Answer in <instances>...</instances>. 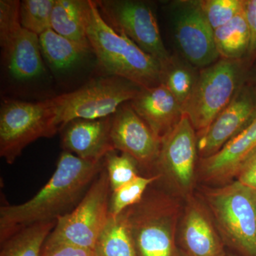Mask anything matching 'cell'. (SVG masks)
Listing matches in <instances>:
<instances>
[{
	"label": "cell",
	"instance_id": "obj_19",
	"mask_svg": "<svg viewBox=\"0 0 256 256\" xmlns=\"http://www.w3.org/2000/svg\"><path fill=\"white\" fill-rule=\"evenodd\" d=\"M89 0H56L52 15V28L90 50L87 36Z\"/></svg>",
	"mask_w": 256,
	"mask_h": 256
},
{
	"label": "cell",
	"instance_id": "obj_7",
	"mask_svg": "<svg viewBox=\"0 0 256 256\" xmlns=\"http://www.w3.org/2000/svg\"><path fill=\"white\" fill-rule=\"evenodd\" d=\"M140 90L136 84L114 76L92 80L77 90L52 98L56 124L60 130L73 120L111 117L121 106L134 99Z\"/></svg>",
	"mask_w": 256,
	"mask_h": 256
},
{
	"label": "cell",
	"instance_id": "obj_15",
	"mask_svg": "<svg viewBox=\"0 0 256 256\" xmlns=\"http://www.w3.org/2000/svg\"><path fill=\"white\" fill-rule=\"evenodd\" d=\"M256 150V117L213 156L200 158L198 173L204 181L228 184Z\"/></svg>",
	"mask_w": 256,
	"mask_h": 256
},
{
	"label": "cell",
	"instance_id": "obj_6",
	"mask_svg": "<svg viewBox=\"0 0 256 256\" xmlns=\"http://www.w3.org/2000/svg\"><path fill=\"white\" fill-rule=\"evenodd\" d=\"M60 131L53 98L38 102L6 99L0 108V156L13 164L26 146Z\"/></svg>",
	"mask_w": 256,
	"mask_h": 256
},
{
	"label": "cell",
	"instance_id": "obj_10",
	"mask_svg": "<svg viewBox=\"0 0 256 256\" xmlns=\"http://www.w3.org/2000/svg\"><path fill=\"white\" fill-rule=\"evenodd\" d=\"M197 134L186 114L161 140L154 170L172 188L191 196L196 176Z\"/></svg>",
	"mask_w": 256,
	"mask_h": 256
},
{
	"label": "cell",
	"instance_id": "obj_28",
	"mask_svg": "<svg viewBox=\"0 0 256 256\" xmlns=\"http://www.w3.org/2000/svg\"><path fill=\"white\" fill-rule=\"evenodd\" d=\"M200 5L214 31L244 11V0H200Z\"/></svg>",
	"mask_w": 256,
	"mask_h": 256
},
{
	"label": "cell",
	"instance_id": "obj_17",
	"mask_svg": "<svg viewBox=\"0 0 256 256\" xmlns=\"http://www.w3.org/2000/svg\"><path fill=\"white\" fill-rule=\"evenodd\" d=\"M130 104L160 141L184 114L181 106L163 84L141 88Z\"/></svg>",
	"mask_w": 256,
	"mask_h": 256
},
{
	"label": "cell",
	"instance_id": "obj_20",
	"mask_svg": "<svg viewBox=\"0 0 256 256\" xmlns=\"http://www.w3.org/2000/svg\"><path fill=\"white\" fill-rule=\"evenodd\" d=\"M97 256H138L126 210L117 216H109L98 238Z\"/></svg>",
	"mask_w": 256,
	"mask_h": 256
},
{
	"label": "cell",
	"instance_id": "obj_11",
	"mask_svg": "<svg viewBox=\"0 0 256 256\" xmlns=\"http://www.w3.org/2000/svg\"><path fill=\"white\" fill-rule=\"evenodd\" d=\"M173 24L178 48L188 63L202 69L220 60L213 28L202 11L200 1L174 2Z\"/></svg>",
	"mask_w": 256,
	"mask_h": 256
},
{
	"label": "cell",
	"instance_id": "obj_14",
	"mask_svg": "<svg viewBox=\"0 0 256 256\" xmlns=\"http://www.w3.org/2000/svg\"><path fill=\"white\" fill-rule=\"evenodd\" d=\"M178 242L185 256H227L208 207L192 195L180 223Z\"/></svg>",
	"mask_w": 256,
	"mask_h": 256
},
{
	"label": "cell",
	"instance_id": "obj_9",
	"mask_svg": "<svg viewBox=\"0 0 256 256\" xmlns=\"http://www.w3.org/2000/svg\"><path fill=\"white\" fill-rule=\"evenodd\" d=\"M106 22L124 33L136 45L164 64L171 55L165 48L152 9L146 2L134 0L96 1Z\"/></svg>",
	"mask_w": 256,
	"mask_h": 256
},
{
	"label": "cell",
	"instance_id": "obj_31",
	"mask_svg": "<svg viewBox=\"0 0 256 256\" xmlns=\"http://www.w3.org/2000/svg\"><path fill=\"white\" fill-rule=\"evenodd\" d=\"M42 256H97L94 250L65 244H46Z\"/></svg>",
	"mask_w": 256,
	"mask_h": 256
},
{
	"label": "cell",
	"instance_id": "obj_1",
	"mask_svg": "<svg viewBox=\"0 0 256 256\" xmlns=\"http://www.w3.org/2000/svg\"><path fill=\"white\" fill-rule=\"evenodd\" d=\"M104 160L90 161L64 151L48 182L28 201L0 208V242L20 229L54 222L78 205L102 171Z\"/></svg>",
	"mask_w": 256,
	"mask_h": 256
},
{
	"label": "cell",
	"instance_id": "obj_34",
	"mask_svg": "<svg viewBox=\"0 0 256 256\" xmlns=\"http://www.w3.org/2000/svg\"><path fill=\"white\" fill-rule=\"evenodd\" d=\"M236 256L233 255V254H227V256Z\"/></svg>",
	"mask_w": 256,
	"mask_h": 256
},
{
	"label": "cell",
	"instance_id": "obj_30",
	"mask_svg": "<svg viewBox=\"0 0 256 256\" xmlns=\"http://www.w3.org/2000/svg\"><path fill=\"white\" fill-rule=\"evenodd\" d=\"M244 10L250 32V46L246 60L252 66L256 60V0H244Z\"/></svg>",
	"mask_w": 256,
	"mask_h": 256
},
{
	"label": "cell",
	"instance_id": "obj_2",
	"mask_svg": "<svg viewBox=\"0 0 256 256\" xmlns=\"http://www.w3.org/2000/svg\"><path fill=\"white\" fill-rule=\"evenodd\" d=\"M86 32L90 48L106 73L126 79L141 88L162 84V64L124 33L111 28L92 0H89Z\"/></svg>",
	"mask_w": 256,
	"mask_h": 256
},
{
	"label": "cell",
	"instance_id": "obj_18",
	"mask_svg": "<svg viewBox=\"0 0 256 256\" xmlns=\"http://www.w3.org/2000/svg\"><path fill=\"white\" fill-rule=\"evenodd\" d=\"M10 74L20 80L40 76L44 72L40 37L22 28L8 40L0 42Z\"/></svg>",
	"mask_w": 256,
	"mask_h": 256
},
{
	"label": "cell",
	"instance_id": "obj_27",
	"mask_svg": "<svg viewBox=\"0 0 256 256\" xmlns=\"http://www.w3.org/2000/svg\"><path fill=\"white\" fill-rule=\"evenodd\" d=\"M104 164L110 182L111 192L140 176L139 164L126 153L118 154L117 150L111 151L104 158Z\"/></svg>",
	"mask_w": 256,
	"mask_h": 256
},
{
	"label": "cell",
	"instance_id": "obj_13",
	"mask_svg": "<svg viewBox=\"0 0 256 256\" xmlns=\"http://www.w3.org/2000/svg\"><path fill=\"white\" fill-rule=\"evenodd\" d=\"M256 117V99L246 78L228 106L204 132L197 134L200 158L216 153Z\"/></svg>",
	"mask_w": 256,
	"mask_h": 256
},
{
	"label": "cell",
	"instance_id": "obj_3",
	"mask_svg": "<svg viewBox=\"0 0 256 256\" xmlns=\"http://www.w3.org/2000/svg\"><path fill=\"white\" fill-rule=\"evenodd\" d=\"M204 196L226 246L256 256V190L236 180L205 188Z\"/></svg>",
	"mask_w": 256,
	"mask_h": 256
},
{
	"label": "cell",
	"instance_id": "obj_32",
	"mask_svg": "<svg viewBox=\"0 0 256 256\" xmlns=\"http://www.w3.org/2000/svg\"><path fill=\"white\" fill-rule=\"evenodd\" d=\"M236 178L242 184L256 190V150L242 165Z\"/></svg>",
	"mask_w": 256,
	"mask_h": 256
},
{
	"label": "cell",
	"instance_id": "obj_23",
	"mask_svg": "<svg viewBox=\"0 0 256 256\" xmlns=\"http://www.w3.org/2000/svg\"><path fill=\"white\" fill-rule=\"evenodd\" d=\"M200 70L176 56H171L162 65V84L174 96L182 110L196 87Z\"/></svg>",
	"mask_w": 256,
	"mask_h": 256
},
{
	"label": "cell",
	"instance_id": "obj_5",
	"mask_svg": "<svg viewBox=\"0 0 256 256\" xmlns=\"http://www.w3.org/2000/svg\"><path fill=\"white\" fill-rule=\"evenodd\" d=\"M250 66L245 60L220 58L200 69L196 87L183 108L196 134L204 132L232 102Z\"/></svg>",
	"mask_w": 256,
	"mask_h": 256
},
{
	"label": "cell",
	"instance_id": "obj_33",
	"mask_svg": "<svg viewBox=\"0 0 256 256\" xmlns=\"http://www.w3.org/2000/svg\"><path fill=\"white\" fill-rule=\"evenodd\" d=\"M247 82L250 84L256 99V68L249 70L247 76Z\"/></svg>",
	"mask_w": 256,
	"mask_h": 256
},
{
	"label": "cell",
	"instance_id": "obj_12",
	"mask_svg": "<svg viewBox=\"0 0 256 256\" xmlns=\"http://www.w3.org/2000/svg\"><path fill=\"white\" fill-rule=\"evenodd\" d=\"M110 137L114 150L132 156L140 168L148 171L154 170L161 141L130 102L121 106L112 116Z\"/></svg>",
	"mask_w": 256,
	"mask_h": 256
},
{
	"label": "cell",
	"instance_id": "obj_22",
	"mask_svg": "<svg viewBox=\"0 0 256 256\" xmlns=\"http://www.w3.org/2000/svg\"><path fill=\"white\" fill-rule=\"evenodd\" d=\"M56 220L32 224L18 230L1 242L0 256H42Z\"/></svg>",
	"mask_w": 256,
	"mask_h": 256
},
{
	"label": "cell",
	"instance_id": "obj_25",
	"mask_svg": "<svg viewBox=\"0 0 256 256\" xmlns=\"http://www.w3.org/2000/svg\"><path fill=\"white\" fill-rule=\"evenodd\" d=\"M160 180L158 174L137 176L124 186L111 192L109 202V216H117L124 210L138 204L142 200L148 188Z\"/></svg>",
	"mask_w": 256,
	"mask_h": 256
},
{
	"label": "cell",
	"instance_id": "obj_21",
	"mask_svg": "<svg viewBox=\"0 0 256 256\" xmlns=\"http://www.w3.org/2000/svg\"><path fill=\"white\" fill-rule=\"evenodd\" d=\"M220 58L246 60L250 46V32L244 10L229 22L214 31Z\"/></svg>",
	"mask_w": 256,
	"mask_h": 256
},
{
	"label": "cell",
	"instance_id": "obj_4",
	"mask_svg": "<svg viewBox=\"0 0 256 256\" xmlns=\"http://www.w3.org/2000/svg\"><path fill=\"white\" fill-rule=\"evenodd\" d=\"M126 212L138 256H185L178 245L180 210L174 198L148 190Z\"/></svg>",
	"mask_w": 256,
	"mask_h": 256
},
{
	"label": "cell",
	"instance_id": "obj_16",
	"mask_svg": "<svg viewBox=\"0 0 256 256\" xmlns=\"http://www.w3.org/2000/svg\"><path fill=\"white\" fill-rule=\"evenodd\" d=\"M111 122L112 116L70 121L60 128L62 148L82 159L102 161L108 153L114 150L111 141Z\"/></svg>",
	"mask_w": 256,
	"mask_h": 256
},
{
	"label": "cell",
	"instance_id": "obj_24",
	"mask_svg": "<svg viewBox=\"0 0 256 256\" xmlns=\"http://www.w3.org/2000/svg\"><path fill=\"white\" fill-rule=\"evenodd\" d=\"M38 37L42 54L55 70L72 68L89 52L52 28L44 32Z\"/></svg>",
	"mask_w": 256,
	"mask_h": 256
},
{
	"label": "cell",
	"instance_id": "obj_26",
	"mask_svg": "<svg viewBox=\"0 0 256 256\" xmlns=\"http://www.w3.org/2000/svg\"><path fill=\"white\" fill-rule=\"evenodd\" d=\"M56 0H23L20 21L23 28L40 36L52 28V15Z\"/></svg>",
	"mask_w": 256,
	"mask_h": 256
},
{
	"label": "cell",
	"instance_id": "obj_29",
	"mask_svg": "<svg viewBox=\"0 0 256 256\" xmlns=\"http://www.w3.org/2000/svg\"><path fill=\"white\" fill-rule=\"evenodd\" d=\"M20 4L18 0L0 1V42L8 40L22 28L20 21Z\"/></svg>",
	"mask_w": 256,
	"mask_h": 256
},
{
	"label": "cell",
	"instance_id": "obj_8",
	"mask_svg": "<svg viewBox=\"0 0 256 256\" xmlns=\"http://www.w3.org/2000/svg\"><path fill=\"white\" fill-rule=\"evenodd\" d=\"M111 188L105 168L96 176L78 205L57 218L46 244H65L95 252L109 217Z\"/></svg>",
	"mask_w": 256,
	"mask_h": 256
}]
</instances>
